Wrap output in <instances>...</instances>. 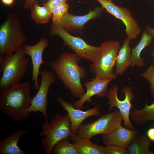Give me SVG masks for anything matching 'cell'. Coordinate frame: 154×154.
I'll list each match as a JSON object with an SVG mask.
<instances>
[{"mask_svg": "<svg viewBox=\"0 0 154 154\" xmlns=\"http://www.w3.org/2000/svg\"><path fill=\"white\" fill-rule=\"evenodd\" d=\"M81 59L75 53L64 52L49 63L65 89L70 91L74 98L79 99L86 92L81 79L87 75L86 69L78 65Z\"/></svg>", "mask_w": 154, "mask_h": 154, "instance_id": "cell-1", "label": "cell"}, {"mask_svg": "<svg viewBox=\"0 0 154 154\" xmlns=\"http://www.w3.org/2000/svg\"><path fill=\"white\" fill-rule=\"evenodd\" d=\"M30 84L19 82L0 92V109L10 116L14 123L26 119L29 114L32 98L30 96Z\"/></svg>", "mask_w": 154, "mask_h": 154, "instance_id": "cell-2", "label": "cell"}, {"mask_svg": "<svg viewBox=\"0 0 154 154\" xmlns=\"http://www.w3.org/2000/svg\"><path fill=\"white\" fill-rule=\"evenodd\" d=\"M29 60L23 48L14 53L0 56L1 91L7 90L20 82L26 73Z\"/></svg>", "mask_w": 154, "mask_h": 154, "instance_id": "cell-3", "label": "cell"}, {"mask_svg": "<svg viewBox=\"0 0 154 154\" xmlns=\"http://www.w3.org/2000/svg\"><path fill=\"white\" fill-rule=\"evenodd\" d=\"M26 40L20 18L14 12H8L7 19L0 26V56L22 48Z\"/></svg>", "mask_w": 154, "mask_h": 154, "instance_id": "cell-4", "label": "cell"}, {"mask_svg": "<svg viewBox=\"0 0 154 154\" xmlns=\"http://www.w3.org/2000/svg\"><path fill=\"white\" fill-rule=\"evenodd\" d=\"M41 131L39 136L44 137L41 139L42 145L46 154L52 153L54 146L63 139L69 140L73 134L71 129V124L67 114L60 115L58 113L50 122H44L41 126Z\"/></svg>", "mask_w": 154, "mask_h": 154, "instance_id": "cell-5", "label": "cell"}, {"mask_svg": "<svg viewBox=\"0 0 154 154\" xmlns=\"http://www.w3.org/2000/svg\"><path fill=\"white\" fill-rule=\"evenodd\" d=\"M49 34L51 36H58L63 40L64 45L68 46L81 58L95 64L100 57L102 50L100 46H91L82 38L72 36L66 32L60 24L53 23Z\"/></svg>", "mask_w": 154, "mask_h": 154, "instance_id": "cell-6", "label": "cell"}, {"mask_svg": "<svg viewBox=\"0 0 154 154\" xmlns=\"http://www.w3.org/2000/svg\"><path fill=\"white\" fill-rule=\"evenodd\" d=\"M102 50L100 57L95 64L92 63L90 68L95 78L103 79L110 78L115 79L117 76L114 72L117 56L121 48L119 41L108 40L101 44Z\"/></svg>", "mask_w": 154, "mask_h": 154, "instance_id": "cell-7", "label": "cell"}, {"mask_svg": "<svg viewBox=\"0 0 154 154\" xmlns=\"http://www.w3.org/2000/svg\"><path fill=\"white\" fill-rule=\"evenodd\" d=\"M123 117L119 110L104 114L97 120L82 123L76 134L80 137L91 139L99 134L108 135L121 125Z\"/></svg>", "mask_w": 154, "mask_h": 154, "instance_id": "cell-8", "label": "cell"}, {"mask_svg": "<svg viewBox=\"0 0 154 154\" xmlns=\"http://www.w3.org/2000/svg\"><path fill=\"white\" fill-rule=\"evenodd\" d=\"M118 90L117 85H114L108 90L106 95L109 102L108 110L111 111L115 107L117 108L123 117L124 127L131 130H136L129 118L130 110L132 106L131 101L134 100L135 95L129 86H125L121 90L122 93L125 95V98L124 100H121L117 96Z\"/></svg>", "mask_w": 154, "mask_h": 154, "instance_id": "cell-9", "label": "cell"}, {"mask_svg": "<svg viewBox=\"0 0 154 154\" xmlns=\"http://www.w3.org/2000/svg\"><path fill=\"white\" fill-rule=\"evenodd\" d=\"M41 79L40 87L36 95L32 98L31 105L27 110L31 112H40L43 115L45 122H48L47 113V94L50 85L56 80V75L53 72L43 69L40 71Z\"/></svg>", "mask_w": 154, "mask_h": 154, "instance_id": "cell-10", "label": "cell"}, {"mask_svg": "<svg viewBox=\"0 0 154 154\" xmlns=\"http://www.w3.org/2000/svg\"><path fill=\"white\" fill-rule=\"evenodd\" d=\"M109 13L121 20L125 26L124 30L127 38L132 40L136 38L141 29L127 8L120 7L107 0H96Z\"/></svg>", "mask_w": 154, "mask_h": 154, "instance_id": "cell-11", "label": "cell"}, {"mask_svg": "<svg viewBox=\"0 0 154 154\" xmlns=\"http://www.w3.org/2000/svg\"><path fill=\"white\" fill-rule=\"evenodd\" d=\"M102 7H96L86 14L78 16L67 12L60 24L68 33H78L82 35L85 25L89 21L100 18L104 10Z\"/></svg>", "mask_w": 154, "mask_h": 154, "instance_id": "cell-12", "label": "cell"}, {"mask_svg": "<svg viewBox=\"0 0 154 154\" xmlns=\"http://www.w3.org/2000/svg\"><path fill=\"white\" fill-rule=\"evenodd\" d=\"M48 44L47 39L42 37L35 44L31 45L26 44H24L22 47L25 54L31 57L33 67L32 81L34 82V89L37 91L40 87L38 78L40 67L42 64L45 62L42 59L43 53Z\"/></svg>", "mask_w": 154, "mask_h": 154, "instance_id": "cell-13", "label": "cell"}, {"mask_svg": "<svg viewBox=\"0 0 154 154\" xmlns=\"http://www.w3.org/2000/svg\"><path fill=\"white\" fill-rule=\"evenodd\" d=\"M57 101L67 112L71 124L72 133L76 134L77 129L82 122L87 118L93 116L96 117L101 114L100 108L98 105L86 111L76 109L71 102L60 97L56 98Z\"/></svg>", "mask_w": 154, "mask_h": 154, "instance_id": "cell-14", "label": "cell"}, {"mask_svg": "<svg viewBox=\"0 0 154 154\" xmlns=\"http://www.w3.org/2000/svg\"><path fill=\"white\" fill-rule=\"evenodd\" d=\"M112 80L110 78L103 79L95 78L90 81L84 83L86 91L84 94L74 103V108L81 109L86 102L92 103L91 98L94 95H96L98 98L105 97L108 91V86Z\"/></svg>", "mask_w": 154, "mask_h": 154, "instance_id": "cell-15", "label": "cell"}, {"mask_svg": "<svg viewBox=\"0 0 154 154\" xmlns=\"http://www.w3.org/2000/svg\"><path fill=\"white\" fill-rule=\"evenodd\" d=\"M136 130H131L120 125L108 135H102L104 145H114L126 148L139 133Z\"/></svg>", "mask_w": 154, "mask_h": 154, "instance_id": "cell-16", "label": "cell"}, {"mask_svg": "<svg viewBox=\"0 0 154 154\" xmlns=\"http://www.w3.org/2000/svg\"><path fill=\"white\" fill-rule=\"evenodd\" d=\"M29 130H18L0 140V154H26V152L19 147L20 138Z\"/></svg>", "mask_w": 154, "mask_h": 154, "instance_id": "cell-17", "label": "cell"}, {"mask_svg": "<svg viewBox=\"0 0 154 154\" xmlns=\"http://www.w3.org/2000/svg\"><path fill=\"white\" fill-rule=\"evenodd\" d=\"M69 140L76 146L79 154H106L104 147L93 143L91 139L80 137L73 133Z\"/></svg>", "mask_w": 154, "mask_h": 154, "instance_id": "cell-18", "label": "cell"}, {"mask_svg": "<svg viewBox=\"0 0 154 154\" xmlns=\"http://www.w3.org/2000/svg\"><path fill=\"white\" fill-rule=\"evenodd\" d=\"M130 40L129 38H125L118 52L114 73L117 76L123 75L127 68L131 66V49L130 47Z\"/></svg>", "mask_w": 154, "mask_h": 154, "instance_id": "cell-19", "label": "cell"}, {"mask_svg": "<svg viewBox=\"0 0 154 154\" xmlns=\"http://www.w3.org/2000/svg\"><path fill=\"white\" fill-rule=\"evenodd\" d=\"M153 38L146 30L143 31L140 41L135 47L131 49V67L137 66L141 68L145 66L144 59L141 57L140 54L145 48L151 44Z\"/></svg>", "mask_w": 154, "mask_h": 154, "instance_id": "cell-20", "label": "cell"}, {"mask_svg": "<svg viewBox=\"0 0 154 154\" xmlns=\"http://www.w3.org/2000/svg\"><path fill=\"white\" fill-rule=\"evenodd\" d=\"M150 139L143 135L137 136L125 149L128 154H153L149 149Z\"/></svg>", "mask_w": 154, "mask_h": 154, "instance_id": "cell-21", "label": "cell"}, {"mask_svg": "<svg viewBox=\"0 0 154 154\" xmlns=\"http://www.w3.org/2000/svg\"><path fill=\"white\" fill-rule=\"evenodd\" d=\"M145 102L144 107L142 109H134L130 113L131 116L133 120L136 124L143 125L149 120L154 121V102L151 105H148Z\"/></svg>", "mask_w": 154, "mask_h": 154, "instance_id": "cell-22", "label": "cell"}, {"mask_svg": "<svg viewBox=\"0 0 154 154\" xmlns=\"http://www.w3.org/2000/svg\"><path fill=\"white\" fill-rule=\"evenodd\" d=\"M31 16L38 24H45L51 19L52 14L46 7L40 6L37 1L34 0L31 9Z\"/></svg>", "mask_w": 154, "mask_h": 154, "instance_id": "cell-23", "label": "cell"}, {"mask_svg": "<svg viewBox=\"0 0 154 154\" xmlns=\"http://www.w3.org/2000/svg\"><path fill=\"white\" fill-rule=\"evenodd\" d=\"M53 154H79L75 145L71 143L67 139H62L53 147L52 153Z\"/></svg>", "mask_w": 154, "mask_h": 154, "instance_id": "cell-24", "label": "cell"}, {"mask_svg": "<svg viewBox=\"0 0 154 154\" xmlns=\"http://www.w3.org/2000/svg\"><path fill=\"white\" fill-rule=\"evenodd\" d=\"M69 7L68 4L66 2L54 7L50 12L52 15L53 23L60 24L64 15L68 12Z\"/></svg>", "mask_w": 154, "mask_h": 154, "instance_id": "cell-25", "label": "cell"}, {"mask_svg": "<svg viewBox=\"0 0 154 154\" xmlns=\"http://www.w3.org/2000/svg\"><path fill=\"white\" fill-rule=\"evenodd\" d=\"M140 75L149 82L151 95L154 98V65H150L146 71L141 73Z\"/></svg>", "mask_w": 154, "mask_h": 154, "instance_id": "cell-26", "label": "cell"}, {"mask_svg": "<svg viewBox=\"0 0 154 154\" xmlns=\"http://www.w3.org/2000/svg\"><path fill=\"white\" fill-rule=\"evenodd\" d=\"M106 154H127L125 149L114 145H108L104 147Z\"/></svg>", "mask_w": 154, "mask_h": 154, "instance_id": "cell-27", "label": "cell"}, {"mask_svg": "<svg viewBox=\"0 0 154 154\" xmlns=\"http://www.w3.org/2000/svg\"><path fill=\"white\" fill-rule=\"evenodd\" d=\"M68 0H48L43 4V5L47 8L51 12L55 7L62 3H66Z\"/></svg>", "mask_w": 154, "mask_h": 154, "instance_id": "cell-28", "label": "cell"}, {"mask_svg": "<svg viewBox=\"0 0 154 154\" xmlns=\"http://www.w3.org/2000/svg\"><path fill=\"white\" fill-rule=\"evenodd\" d=\"M147 135L150 140L154 142V127H151L147 130Z\"/></svg>", "mask_w": 154, "mask_h": 154, "instance_id": "cell-29", "label": "cell"}, {"mask_svg": "<svg viewBox=\"0 0 154 154\" xmlns=\"http://www.w3.org/2000/svg\"><path fill=\"white\" fill-rule=\"evenodd\" d=\"M34 0H25L24 3V7L27 9H31L32 7Z\"/></svg>", "mask_w": 154, "mask_h": 154, "instance_id": "cell-30", "label": "cell"}, {"mask_svg": "<svg viewBox=\"0 0 154 154\" xmlns=\"http://www.w3.org/2000/svg\"><path fill=\"white\" fill-rule=\"evenodd\" d=\"M146 29L148 33L153 38H154V29L151 28L149 26H146Z\"/></svg>", "mask_w": 154, "mask_h": 154, "instance_id": "cell-31", "label": "cell"}, {"mask_svg": "<svg viewBox=\"0 0 154 154\" xmlns=\"http://www.w3.org/2000/svg\"><path fill=\"white\" fill-rule=\"evenodd\" d=\"M2 2L7 5L11 6L13 3L14 0H1Z\"/></svg>", "mask_w": 154, "mask_h": 154, "instance_id": "cell-32", "label": "cell"}, {"mask_svg": "<svg viewBox=\"0 0 154 154\" xmlns=\"http://www.w3.org/2000/svg\"><path fill=\"white\" fill-rule=\"evenodd\" d=\"M108 0L109 1H112V0Z\"/></svg>", "mask_w": 154, "mask_h": 154, "instance_id": "cell-33", "label": "cell"}, {"mask_svg": "<svg viewBox=\"0 0 154 154\" xmlns=\"http://www.w3.org/2000/svg\"><path fill=\"white\" fill-rule=\"evenodd\" d=\"M153 56L154 57V52L153 53Z\"/></svg>", "mask_w": 154, "mask_h": 154, "instance_id": "cell-34", "label": "cell"}, {"mask_svg": "<svg viewBox=\"0 0 154 154\" xmlns=\"http://www.w3.org/2000/svg\"></svg>", "mask_w": 154, "mask_h": 154, "instance_id": "cell-35", "label": "cell"}, {"mask_svg": "<svg viewBox=\"0 0 154 154\" xmlns=\"http://www.w3.org/2000/svg\"></svg>", "mask_w": 154, "mask_h": 154, "instance_id": "cell-36", "label": "cell"}]
</instances>
